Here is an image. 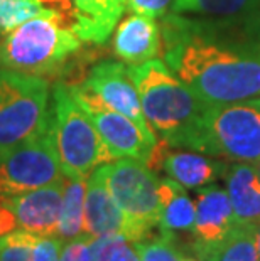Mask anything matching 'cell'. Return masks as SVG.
Instances as JSON below:
<instances>
[{
    "mask_svg": "<svg viewBox=\"0 0 260 261\" xmlns=\"http://www.w3.org/2000/svg\"><path fill=\"white\" fill-rule=\"evenodd\" d=\"M169 12L200 17H237L260 12V0H174Z\"/></svg>",
    "mask_w": 260,
    "mask_h": 261,
    "instance_id": "obj_20",
    "label": "cell"
},
{
    "mask_svg": "<svg viewBox=\"0 0 260 261\" xmlns=\"http://www.w3.org/2000/svg\"><path fill=\"white\" fill-rule=\"evenodd\" d=\"M85 234H124L129 240V223L108 191L102 165L86 180Z\"/></svg>",
    "mask_w": 260,
    "mask_h": 261,
    "instance_id": "obj_16",
    "label": "cell"
},
{
    "mask_svg": "<svg viewBox=\"0 0 260 261\" xmlns=\"http://www.w3.org/2000/svg\"><path fill=\"white\" fill-rule=\"evenodd\" d=\"M88 179L64 177L63 204L56 236L64 243L85 236V199Z\"/></svg>",
    "mask_w": 260,
    "mask_h": 261,
    "instance_id": "obj_19",
    "label": "cell"
},
{
    "mask_svg": "<svg viewBox=\"0 0 260 261\" xmlns=\"http://www.w3.org/2000/svg\"><path fill=\"white\" fill-rule=\"evenodd\" d=\"M129 74L139 91L144 116L159 140L171 148L191 150L209 105L193 94L160 59L132 64Z\"/></svg>",
    "mask_w": 260,
    "mask_h": 261,
    "instance_id": "obj_2",
    "label": "cell"
},
{
    "mask_svg": "<svg viewBox=\"0 0 260 261\" xmlns=\"http://www.w3.org/2000/svg\"><path fill=\"white\" fill-rule=\"evenodd\" d=\"M105 182L129 223V240L139 241L159 226V186L156 170L135 159H115L102 165Z\"/></svg>",
    "mask_w": 260,
    "mask_h": 261,
    "instance_id": "obj_7",
    "label": "cell"
},
{
    "mask_svg": "<svg viewBox=\"0 0 260 261\" xmlns=\"http://www.w3.org/2000/svg\"><path fill=\"white\" fill-rule=\"evenodd\" d=\"M64 241L58 236H36L32 261H59Z\"/></svg>",
    "mask_w": 260,
    "mask_h": 261,
    "instance_id": "obj_25",
    "label": "cell"
},
{
    "mask_svg": "<svg viewBox=\"0 0 260 261\" xmlns=\"http://www.w3.org/2000/svg\"><path fill=\"white\" fill-rule=\"evenodd\" d=\"M81 42L56 15L34 17L0 39V68L46 77L58 73Z\"/></svg>",
    "mask_w": 260,
    "mask_h": 261,
    "instance_id": "obj_4",
    "label": "cell"
},
{
    "mask_svg": "<svg viewBox=\"0 0 260 261\" xmlns=\"http://www.w3.org/2000/svg\"><path fill=\"white\" fill-rule=\"evenodd\" d=\"M63 179L53 130L0 152V196H15Z\"/></svg>",
    "mask_w": 260,
    "mask_h": 261,
    "instance_id": "obj_8",
    "label": "cell"
},
{
    "mask_svg": "<svg viewBox=\"0 0 260 261\" xmlns=\"http://www.w3.org/2000/svg\"><path fill=\"white\" fill-rule=\"evenodd\" d=\"M83 86L95 93L110 108L127 115L146 132L154 133L144 116L139 91L129 74V66L119 61H100L86 74Z\"/></svg>",
    "mask_w": 260,
    "mask_h": 261,
    "instance_id": "obj_12",
    "label": "cell"
},
{
    "mask_svg": "<svg viewBox=\"0 0 260 261\" xmlns=\"http://www.w3.org/2000/svg\"><path fill=\"white\" fill-rule=\"evenodd\" d=\"M162 53V34L156 19L130 14L119 22L113 36V54L125 64H142Z\"/></svg>",
    "mask_w": 260,
    "mask_h": 261,
    "instance_id": "obj_15",
    "label": "cell"
},
{
    "mask_svg": "<svg viewBox=\"0 0 260 261\" xmlns=\"http://www.w3.org/2000/svg\"><path fill=\"white\" fill-rule=\"evenodd\" d=\"M75 96L95 123L102 140L113 159H135L151 165L159 147V137L149 133L127 115L110 108L83 85H71Z\"/></svg>",
    "mask_w": 260,
    "mask_h": 261,
    "instance_id": "obj_9",
    "label": "cell"
},
{
    "mask_svg": "<svg viewBox=\"0 0 260 261\" xmlns=\"http://www.w3.org/2000/svg\"><path fill=\"white\" fill-rule=\"evenodd\" d=\"M51 130L64 177L88 179L100 165L115 160L73 88L63 81L51 91Z\"/></svg>",
    "mask_w": 260,
    "mask_h": 261,
    "instance_id": "obj_3",
    "label": "cell"
},
{
    "mask_svg": "<svg viewBox=\"0 0 260 261\" xmlns=\"http://www.w3.org/2000/svg\"><path fill=\"white\" fill-rule=\"evenodd\" d=\"M46 77L0 68V152L51 128Z\"/></svg>",
    "mask_w": 260,
    "mask_h": 261,
    "instance_id": "obj_6",
    "label": "cell"
},
{
    "mask_svg": "<svg viewBox=\"0 0 260 261\" xmlns=\"http://www.w3.org/2000/svg\"><path fill=\"white\" fill-rule=\"evenodd\" d=\"M140 261H184L186 254L181 251L173 232H162L157 236H146L134 241Z\"/></svg>",
    "mask_w": 260,
    "mask_h": 261,
    "instance_id": "obj_23",
    "label": "cell"
},
{
    "mask_svg": "<svg viewBox=\"0 0 260 261\" xmlns=\"http://www.w3.org/2000/svg\"><path fill=\"white\" fill-rule=\"evenodd\" d=\"M257 172H258V175H260V160H258V164H257Z\"/></svg>",
    "mask_w": 260,
    "mask_h": 261,
    "instance_id": "obj_31",
    "label": "cell"
},
{
    "mask_svg": "<svg viewBox=\"0 0 260 261\" xmlns=\"http://www.w3.org/2000/svg\"><path fill=\"white\" fill-rule=\"evenodd\" d=\"M191 150L226 162L258 164L260 96L226 105H209Z\"/></svg>",
    "mask_w": 260,
    "mask_h": 261,
    "instance_id": "obj_5",
    "label": "cell"
},
{
    "mask_svg": "<svg viewBox=\"0 0 260 261\" xmlns=\"http://www.w3.org/2000/svg\"><path fill=\"white\" fill-rule=\"evenodd\" d=\"M255 240H257V249H258V256H260V223L255 224Z\"/></svg>",
    "mask_w": 260,
    "mask_h": 261,
    "instance_id": "obj_29",
    "label": "cell"
},
{
    "mask_svg": "<svg viewBox=\"0 0 260 261\" xmlns=\"http://www.w3.org/2000/svg\"><path fill=\"white\" fill-rule=\"evenodd\" d=\"M36 234L17 229L0 236V261H32Z\"/></svg>",
    "mask_w": 260,
    "mask_h": 261,
    "instance_id": "obj_24",
    "label": "cell"
},
{
    "mask_svg": "<svg viewBox=\"0 0 260 261\" xmlns=\"http://www.w3.org/2000/svg\"><path fill=\"white\" fill-rule=\"evenodd\" d=\"M196 191V219L191 231L193 254L206 259L230 236L239 221L226 189L209 184Z\"/></svg>",
    "mask_w": 260,
    "mask_h": 261,
    "instance_id": "obj_11",
    "label": "cell"
},
{
    "mask_svg": "<svg viewBox=\"0 0 260 261\" xmlns=\"http://www.w3.org/2000/svg\"><path fill=\"white\" fill-rule=\"evenodd\" d=\"M63 191L64 175L49 186L15 196H0V199L12 211L19 229L36 236H56Z\"/></svg>",
    "mask_w": 260,
    "mask_h": 261,
    "instance_id": "obj_13",
    "label": "cell"
},
{
    "mask_svg": "<svg viewBox=\"0 0 260 261\" xmlns=\"http://www.w3.org/2000/svg\"><path fill=\"white\" fill-rule=\"evenodd\" d=\"M225 180L237 221L242 224L260 223V175L257 165L230 162Z\"/></svg>",
    "mask_w": 260,
    "mask_h": 261,
    "instance_id": "obj_17",
    "label": "cell"
},
{
    "mask_svg": "<svg viewBox=\"0 0 260 261\" xmlns=\"http://www.w3.org/2000/svg\"><path fill=\"white\" fill-rule=\"evenodd\" d=\"M41 15L54 14L44 9L37 0H0V39L20 24Z\"/></svg>",
    "mask_w": 260,
    "mask_h": 261,
    "instance_id": "obj_22",
    "label": "cell"
},
{
    "mask_svg": "<svg viewBox=\"0 0 260 261\" xmlns=\"http://www.w3.org/2000/svg\"><path fill=\"white\" fill-rule=\"evenodd\" d=\"M184 261H206V259H203V258L196 256V254H195V256H186V258H184Z\"/></svg>",
    "mask_w": 260,
    "mask_h": 261,
    "instance_id": "obj_30",
    "label": "cell"
},
{
    "mask_svg": "<svg viewBox=\"0 0 260 261\" xmlns=\"http://www.w3.org/2000/svg\"><path fill=\"white\" fill-rule=\"evenodd\" d=\"M169 69L206 105L260 96V12L200 17L168 12L159 19Z\"/></svg>",
    "mask_w": 260,
    "mask_h": 261,
    "instance_id": "obj_1",
    "label": "cell"
},
{
    "mask_svg": "<svg viewBox=\"0 0 260 261\" xmlns=\"http://www.w3.org/2000/svg\"><path fill=\"white\" fill-rule=\"evenodd\" d=\"M174 0H127V9L132 14L147 15L152 19H160L169 12Z\"/></svg>",
    "mask_w": 260,
    "mask_h": 261,
    "instance_id": "obj_26",
    "label": "cell"
},
{
    "mask_svg": "<svg viewBox=\"0 0 260 261\" xmlns=\"http://www.w3.org/2000/svg\"><path fill=\"white\" fill-rule=\"evenodd\" d=\"M110 261H140V258H139V254H137V249L134 246V243L125 240L115 248V251L112 254V258H110Z\"/></svg>",
    "mask_w": 260,
    "mask_h": 261,
    "instance_id": "obj_28",
    "label": "cell"
},
{
    "mask_svg": "<svg viewBox=\"0 0 260 261\" xmlns=\"http://www.w3.org/2000/svg\"><path fill=\"white\" fill-rule=\"evenodd\" d=\"M157 169H162L168 177L179 182L182 187L201 189L225 177L228 162L195 150L171 148L160 142L154 162V170Z\"/></svg>",
    "mask_w": 260,
    "mask_h": 261,
    "instance_id": "obj_14",
    "label": "cell"
},
{
    "mask_svg": "<svg viewBox=\"0 0 260 261\" xmlns=\"http://www.w3.org/2000/svg\"><path fill=\"white\" fill-rule=\"evenodd\" d=\"M196 219V202L186 187L171 177L160 179L159 186V231L191 232Z\"/></svg>",
    "mask_w": 260,
    "mask_h": 261,
    "instance_id": "obj_18",
    "label": "cell"
},
{
    "mask_svg": "<svg viewBox=\"0 0 260 261\" xmlns=\"http://www.w3.org/2000/svg\"><path fill=\"white\" fill-rule=\"evenodd\" d=\"M206 261H260L255 224L239 223L230 236L206 258Z\"/></svg>",
    "mask_w": 260,
    "mask_h": 261,
    "instance_id": "obj_21",
    "label": "cell"
},
{
    "mask_svg": "<svg viewBox=\"0 0 260 261\" xmlns=\"http://www.w3.org/2000/svg\"><path fill=\"white\" fill-rule=\"evenodd\" d=\"M90 238L91 236H81L76 240L66 241L61 251L59 261H91L90 259Z\"/></svg>",
    "mask_w": 260,
    "mask_h": 261,
    "instance_id": "obj_27",
    "label": "cell"
},
{
    "mask_svg": "<svg viewBox=\"0 0 260 261\" xmlns=\"http://www.w3.org/2000/svg\"><path fill=\"white\" fill-rule=\"evenodd\" d=\"M83 42L103 44L127 9V0H37Z\"/></svg>",
    "mask_w": 260,
    "mask_h": 261,
    "instance_id": "obj_10",
    "label": "cell"
}]
</instances>
